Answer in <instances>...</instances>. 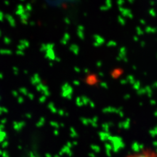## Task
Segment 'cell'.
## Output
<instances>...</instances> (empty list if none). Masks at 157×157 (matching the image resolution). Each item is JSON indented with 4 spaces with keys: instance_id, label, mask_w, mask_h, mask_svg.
Wrapping results in <instances>:
<instances>
[{
    "instance_id": "6da1fadb",
    "label": "cell",
    "mask_w": 157,
    "mask_h": 157,
    "mask_svg": "<svg viewBox=\"0 0 157 157\" xmlns=\"http://www.w3.org/2000/svg\"><path fill=\"white\" fill-rule=\"evenodd\" d=\"M127 157H157V151L151 148H144L129 155Z\"/></svg>"
}]
</instances>
